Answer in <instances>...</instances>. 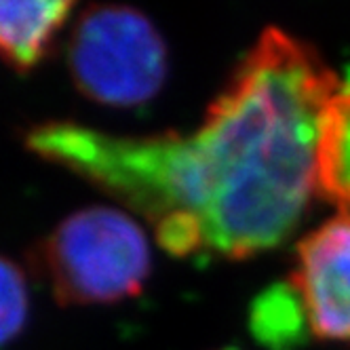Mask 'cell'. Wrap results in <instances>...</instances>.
I'll list each match as a JSON object with an SVG mask.
<instances>
[{"mask_svg":"<svg viewBox=\"0 0 350 350\" xmlns=\"http://www.w3.org/2000/svg\"><path fill=\"white\" fill-rule=\"evenodd\" d=\"M342 85L308 42L268 28L190 133L116 135L49 120L23 144L144 217L171 256L245 260L304 219L321 118Z\"/></svg>","mask_w":350,"mask_h":350,"instance_id":"cell-1","label":"cell"},{"mask_svg":"<svg viewBox=\"0 0 350 350\" xmlns=\"http://www.w3.org/2000/svg\"><path fill=\"white\" fill-rule=\"evenodd\" d=\"M38 270L62 306L116 304L135 297L152 270L137 219L116 207L74 211L38 245Z\"/></svg>","mask_w":350,"mask_h":350,"instance_id":"cell-2","label":"cell"},{"mask_svg":"<svg viewBox=\"0 0 350 350\" xmlns=\"http://www.w3.org/2000/svg\"><path fill=\"white\" fill-rule=\"evenodd\" d=\"M68 70L79 93L95 104L142 106L165 85L167 44L144 13L122 5H93L72 28Z\"/></svg>","mask_w":350,"mask_h":350,"instance_id":"cell-3","label":"cell"},{"mask_svg":"<svg viewBox=\"0 0 350 350\" xmlns=\"http://www.w3.org/2000/svg\"><path fill=\"white\" fill-rule=\"evenodd\" d=\"M287 287L308 336L350 344V211H340L297 243Z\"/></svg>","mask_w":350,"mask_h":350,"instance_id":"cell-4","label":"cell"},{"mask_svg":"<svg viewBox=\"0 0 350 350\" xmlns=\"http://www.w3.org/2000/svg\"><path fill=\"white\" fill-rule=\"evenodd\" d=\"M74 3H0V59L19 74L34 70L64 28Z\"/></svg>","mask_w":350,"mask_h":350,"instance_id":"cell-5","label":"cell"},{"mask_svg":"<svg viewBox=\"0 0 350 350\" xmlns=\"http://www.w3.org/2000/svg\"><path fill=\"white\" fill-rule=\"evenodd\" d=\"M314 182L317 196L350 211V85H342L323 112Z\"/></svg>","mask_w":350,"mask_h":350,"instance_id":"cell-6","label":"cell"},{"mask_svg":"<svg viewBox=\"0 0 350 350\" xmlns=\"http://www.w3.org/2000/svg\"><path fill=\"white\" fill-rule=\"evenodd\" d=\"M252 329L256 338L270 348H291L302 338H308V329L291 289L277 285L262 293L252 308Z\"/></svg>","mask_w":350,"mask_h":350,"instance_id":"cell-7","label":"cell"},{"mask_svg":"<svg viewBox=\"0 0 350 350\" xmlns=\"http://www.w3.org/2000/svg\"><path fill=\"white\" fill-rule=\"evenodd\" d=\"M30 291L23 270L0 256V350L11 344L28 323Z\"/></svg>","mask_w":350,"mask_h":350,"instance_id":"cell-8","label":"cell"},{"mask_svg":"<svg viewBox=\"0 0 350 350\" xmlns=\"http://www.w3.org/2000/svg\"><path fill=\"white\" fill-rule=\"evenodd\" d=\"M221 350H237V348H221Z\"/></svg>","mask_w":350,"mask_h":350,"instance_id":"cell-9","label":"cell"}]
</instances>
